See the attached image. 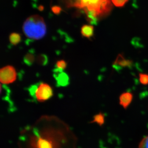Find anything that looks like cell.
<instances>
[{
	"label": "cell",
	"mask_w": 148,
	"mask_h": 148,
	"mask_svg": "<svg viewBox=\"0 0 148 148\" xmlns=\"http://www.w3.org/2000/svg\"><path fill=\"white\" fill-rule=\"evenodd\" d=\"M23 31L30 39H40L46 34V25L42 17L33 15L27 18L23 25Z\"/></svg>",
	"instance_id": "6da1fadb"
},
{
	"label": "cell",
	"mask_w": 148,
	"mask_h": 148,
	"mask_svg": "<svg viewBox=\"0 0 148 148\" xmlns=\"http://www.w3.org/2000/svg\"><path fill=\"white\" fill-rule=\"evenodd\" d=\"M30 97L38 102H45L53 95V90L49 84L43 82L30 85L28 88Z\"/></svg>",
	"instance_id": "7a4b0ae2"
},
{
	"label": "cell",
	"mask_w": 148,
	"mask_h": 148,
	"mask_svg": "<svg viewBox=\"0 0 148 148\" xmlns=\"http://www.w3.org/2000/svg\"><path fill=\"white\" fill-rule=\"evenodd\" d=\"M16 79V72L14 67L6 66L0 71V80L1 84H12Z\"/></svg>",
	"instance_id": "3957f363"
},
{
	"label": "cell",
	"mask_w": 148,
	"mask_h": 148,
	"mask_svg": "<svg viewBox=\"0 0 148 148\" xmlns=\"http://www.w3.org/2000/svg\"><path fill=\"white\" fill-rule=\"evenodd\" d=\"M53 77L56 80L57 86L66 87L70 84L68 75L63 70L55 68L53 70Z\"/></svg>",
	"instance_id": "277c9868"
},
{
	"label": "cell",
	"mask_w": 148,
	"mask_h": 148,
	"mask_svg": "<svg viewBox=\"0 0 148 148\" xmlns=\"http://www.w3.org/2000/svg\"><path fill=\"white\" fill-rule=\"evenodd\" d=\"M82 8H86L89 10L97 12L98 16L101 14V7L106 0H81Z\"/></svg>",
	"instance_id": "5b68a950"
},
{
	"label": "cell",
	"mask_w": 148,
	"mask_h": 148,
	"mask_svg": "<svg viewBox=\"0 0 148 148\" xmlns=\"http://www.w3.org/2000/svg\"><path fill=\"white\" fill-rule=\"evenodd\" d=\"M133 98L132 93L130 92H123L119 97V104L124 109H127L132 103Z\"/></svg>",
	"instance_id": "8992f818"
},
{
	"label": "cell",
	"mask_w": 148,
	"mask_h": 148,
	"mask_svg": "<svg viewBox=\"0 0 148 148\" xmlns=\"http://www.w3.org/2000/svg\"><path fill=\"white\" fill-rule=\"evenodd\" d=\"M133 63L132 60H127L123 57V55L119 54L116 59L113 65L121 67H130L132 66Z\"/></svg>",
	"instance_id": "52a82bcc"
},
{
	"label": "cell",
	"mask_w": 148,
	"mask_h": 148,
	"mask_svg": "<svg viewBox=\"0 0 148 148\" xmlns=\"http://www.w3.org/2000/svg\"><path fill=\"white\" fill-rule=\"evenodd\" d=\"M35 60V51L32 49L29 50L24 56L23 62L27 66H31Z\"/></svg>",
	"instance_id": "ba28073f"
},
{
	"label": "cell",
	"mask_w": 148,
	"mask_h": 148,
	"mask_svg": "<svg viewBox=\"0 0 148 148\" xmlns=\"http://www.w3.org/2000/svg\"><path fill=\"white\" fill-rule=\"evenodd\" d=\"M94 27L92 25H84L82 27L81 34L82 36L90 38L94 35Z\"/></svg>",
	"instance_id": "9c48e42d"
},
{
	"label": "cell",
	"mask_w": 148,
	"mask_h": 148,
	"mask_svg": "<svg viewBox=\"0 0 148 148\" xmlns=\"http://www.w3.org/2000/svg\"><path fill=\"white\" fill-rule=\"evenodd\" d=\"M67 7H75L82 8L81 0H63Z\"/></svg>",
	"instance_id": "30bf717a"
},
{
	"label": "cell",
	"mask_w": 148,
	"mask_h": 148,
	"mask_svg": "<svg viewBox=\"0 0 148 148\" xmlns=\"http://www.w3.org/2000/svg\"><path fill=\"white\" fill-rule=\"evenodd\" d=\"M105 115L102 113H99L94 116L92 123H96L99 126H102L105 123Z\"/></svg>",
	"instance_id": "8fae6325"
},
{
	"label": "cell",
	"mask_w": 148,
	"mask_h": 148,
	"mask_svg": "<svg viewBox=\"0 0 148 148\" xmlns=\"http://www.w3.org/2000/svg\"><path fill=\"white\" fill-rule=\"evenodd\" d=\"M36 63L41 66H46L49 62L48 56L44 54H41L38 55L36 59Z\"/></svg>",
	"instance_id": "7c38bea8"
},
{
	"label": "cell",
	"mask_w": 148,
	"mask_h": 148,
	"mask_svg": "<svg viewBox=\"0 0 148 148\" xmlns=\"http://www.w3.org/2000/svg\"><path fill=\"white\" fill-rule=\"evenodd\" d=\"M9 40L12 45H17L21 42V36L19 34L13 33L9 36Z\"/></svg>",
	"instance_id": "4fadbf2b"
},
{
	"label": "cell",
	"mask_w": 148,
	"mask_h": 148,
	"mask_svg": "<svg viewBox=\"0 0 148 148\" xmlns=\"http://www.w3.org/2000/svg\"><path fill=\"white\" fill-rule=\"evenodd\" d=\"M139 80L143 85L148 84V74L141 73L139 74Z\"/></svg>",
	"instance_id": "5bb4252c"
},
{
	"label": "cell",
	"mask_w": 148,
	"mask_h": 148,
	"mask_svg": "<svg viewBox=\"0 0 148 148\" xmlns=\"http://www.w3.org/2000/svg\"><path fill=\"white\" fill-rule=\"evenodd\" d=\"M67 63L64 60H58L56 62L55 68L59 69L60 70H64L67 67Z\"/></svg>",
	"instance_id": "9a60e30c"
},
{
	"label": "cell",
	"mask_w": 148,
	"mask_h": 148,
	"mask_svg": "<svg viewBox=\"0 0 148 148\" xmlns=\"http://www.w3.org/2000/svg\"><path fill=\"white\" fill-rule=\"evenodd\" d=\"M114 5L116 7H121L124 6L129 0H111Z\"/></svg>",
	"instance_id": "2e32d148"
},
{
	"label": "cell",
	"mask_w": 148,
	"mask_h": 148,
	"mask_svg": "<svg viewBox=\"0 0 148 148\" xmlns=\"http://www.w3.org/2000/svg\"><path fill=\"white\" fill-rule=\"evenodd\" d=\"M138 148H148V136L144 137L140 143Z\"/></svg>",
	"instance_id": "e0dca14e"
},
{
	"label": "cell",
	"mask_w": 148,
	"mask_h": 148,
	"mask_svg": "<svg viewBox=\"0 0 148 148\" xmlns=\"http://www.w3.org/2000/svg\"><path fill=\"white\" fill-rule=\"evenodd\" d=\"M51 11L55 14L58 15L60 14L62 11V9L60 6L55 5L51 7Z\"/></svg>",
	"instance_id": "ac0fdd59"
},
{
	"label": "cell",
	"mask_w": 148,
	"mask_h": 148,
	"mask_svg": "<svg viewBox=\"0 0 148 148\" xmlns=\"http://www.w3.org/2000/svg\"><path fill=\"white\" fill-rule=\"evenodd\" d=\"M38 9L40 11H43L44 9V7L43 6L39 5L38 7Z\"/></svg>",
	"instance_id": "d6986e66"
}]
</instances>
